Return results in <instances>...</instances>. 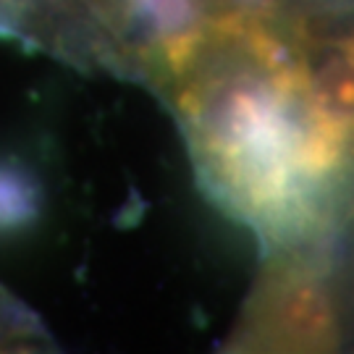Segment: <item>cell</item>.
I'll return each instance as SVG.
<instances>
[{
  "label": "cell",
  "instance_id": "1",
  "mask_svg": "<svg viewBox=\"0 0 354 354\" xmlns=\"http://www.w3.org/2000/svg\"><path fill=\"white\" fill-rule=\"evenodd\" d=\"M291 105L276 84L252 76H234L189 97L207 171L236 210L273 228L310 213L313 184L297 168L302 127Z\"/></svg>",
  "mask_w": 354,
  "mask_h": 354
},
{
  "label": "cell",
  "instance_id": "2",
  "mask_svg": "<svg viewBox=\"0 0 354 354\" xmlns=\"http://www.w3.org/2000/svg\"><path fill=\"white\" fill-rule=\"evenodd\" d=\"M270 330L297 349H326L336 342V315L315 281H291L270 302Z\"/></svg>",
  "mask_w": 354,
  "mask_h": 354
},
{
  "label": "cell",
  "instance_id": "3",
  "mask_svg": "<svg viewBox=\"0 0 354 354\" xmlns=\"http://www.w3.org/2000/svg\"><path fill=\"white\" fill-rule=\"evenodd\" d=\"M346 131L349 127L344 124L310 113V121L302 127L299 145H297V168L304 181L317 184L342 168L346 158V142H349Z\"/></svg>",
  "mask_w": 354,
  "mask_h": 354
},
{
  "label": "cell",
  "instance_id": "4",
  "mask_svg": "<svg viewBox=\"0 0 354 354\" xmlns=\"http://www.w3.org/2000/svg\"><path fill=\"white\" fill-rule=\"evenodd\" d=\"M307 102L315 115L330 118L336 124H354V58L342 50L330 58L307 82Z\"/></svg>",
  "mask_w": 354,
  "mask_h": 354
},
{
  "label": "cell",
  "instance_id": "5",
  "mask_svg": "<svg viewBox=\"0 0 354 354\" xmlns=\"http://www.w3.org/2000/svg\"><path fill=\"white\" fill-rule=\"evenodd\" d=\"M137 3L163 32H187L197 16L194 0H137Z\"/></svg>",
  "mask_w": 354,
  "mask_h": 354
},
{
  "label": "cell",
  "instance_id": "6",
  "mask_svg": "<svg viewBox=\"0 0 354 354\" xmlns=\"http://www.w3.org/2000/svg\"><path fill=\"white\" fill-rule=\"evenodd\" d=\"M344 53H346L349 58H354V37H349L346 42H344Z\"/></svg>",
  "mask_w": 354,
  "mask_h": 354
}]
</instances>
